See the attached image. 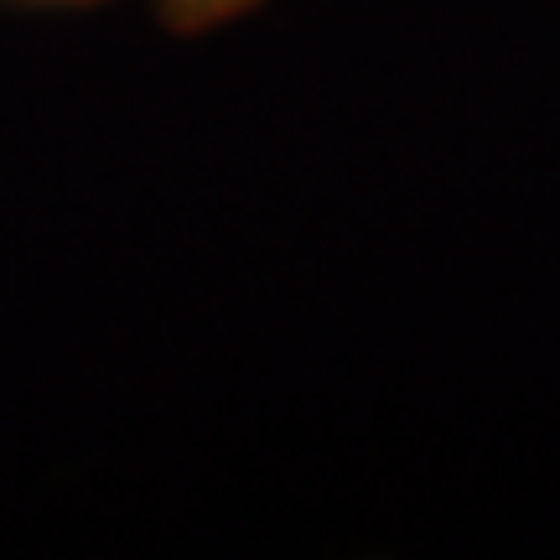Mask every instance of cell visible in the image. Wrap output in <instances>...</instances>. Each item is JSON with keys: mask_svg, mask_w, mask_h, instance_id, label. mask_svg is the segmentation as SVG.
<instances>
[{"mask_svg": "<svg viewBox=\"0 0 560 560\" xmlns=\"http://www.w3.org/2000/svg\"><path fill=\"white\" fill-rule=\"evenodd\" d=\"M255 5H260V0H156V16L166 32L198 37V32H213V26L244 16V11H255Z\"/></svg>", "mask_w": 560, "mask_h": 560, "instance_id": "6da1fadb", "label": "cell"}, {"mask_svg": "<svg viewBox=\"0 0 560 560\" xmlns=\"http://www.w3.org/2000/svg\"><path fill=\"white\" fill-rule=\"evenodd\" d=\"M11 5H62V11H79V5H104V0H11Z\"/></svg>", "mask_w": 560, "mask_h": 560, "instance_id": "7a4b0ae2", "label": "cell"}]
</instances>
